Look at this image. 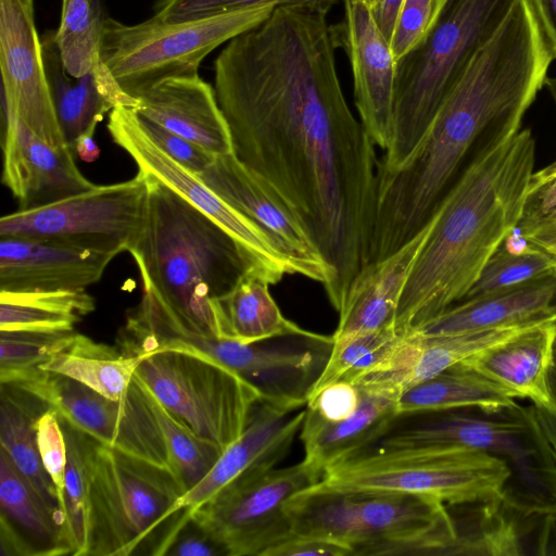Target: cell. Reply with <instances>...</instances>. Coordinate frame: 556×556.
<instances>
[{
	"instance_id": "6da1fadb",
	"label": "cell",
	"mask_w": 556,
	"mask_h": 556,
	"mask_svg": "<svg viewBox=\"0 0 556 556\" xmlns=\"http://www.w3.org/2000/svg\"><path fill=\"white\" fill-rule=\"evenodd\" d=\"M328 4L277 5L227 42L214 90L233 154L292 207L333 273L340 311L369 263L379 161L338 76Z\"/></svg>"
},
{
	"instance_id": "7a4b0ae2",
	"label": "cell",
	"mask_w": 556,
	"mask_h": 556,
	"mask_svg": "<svg viewBox=\"0 0 556 556\" xmlns=\"http://www.w3.org/2000/svg\"><path fill=\"white\" fill-rule=\"evenodd\" d=\"M554 60L530 0H515L475 54L412 154L378 170L370 261L417 235L465 167L521 129Z\"/></svg>"
},
{
	"instance_id": "3957f363",
	"label": "cell",
	"mask_w": 556,
	"mask_h": 556,
	"mask_svg": "<svg viewBox=\"0 0 556 556\" xmlns=\"http://www.w3.org/2000/svg\"><path fill=\"white\" fill-rule=\"evenodd\" d=\"M535 139L520 129L478 153L429 219L396 311L408 334L460 302L485 263L516 231L534 172Z\"/></svg>"
},
{
	"instance_id": "277c9868",
	"label": "cell",
	"mask_w": 556,
	"mask_h": 556,
	"mask_svg": "<svg viewBox=\"0 0 556 556\" xmlns=\"http://www.w3.org/2000/svg\"><path fill=\"white\" fill-rule=\"evenodd\" d=\"M468 448L505 464L502 502L526 516L556 518V458L534 405L515 400L400 415L375 442L343 463Z\"/></svg>"
},
{
	"instance_id": "5b68a950",
	"label": "cell",
	"mask_w": 556,
	"mask_h": 556,
	"mask_svg": "<svg viewBox=\"0 0 556 556\" xmlns=\"http://www.w3.org/2000/svg\"><path fill=\"white\" fill-rule=\"evenodd\" d=\"M141 173L148 182L146 219L128 252L143 290L190 325L217 337L212 301L227 293L250 267L217 223L153 175Z\"/></svg>"
},
{
	"instance_id": "8992f818",
	"label": "cell",
	"mask_w": 556,
	"mask_h": 556,
	"mask_svg": "<svg viewBox=\"0 0 556 556\" xmlns=\"http://www.w3.org/2000/svg\"><path fill=\"white\" fill-rule=\"evenodd\" d=\"M287 513L291 534L325 538L354 555H453L457 541L447 505L406 492L316 483L293 496Z\"/></svg>"
},
{
	"instance_id": "52a82bcc",
	"label": "cell",
	"mask_w": 556,
	"mask_h": 556,
	"mask_svg": "<svg viewBox=\"0 0 556 556\" xmlns=\"http://www.w3.org/2000/svg\"><path fill=\"white\" fill-rule=\"evenodd\" d=\"M515 0H443L422 40L396 62L394 135L378 170L399 167Z\"/></svg>"
},
{
	"instance_id": "ba28073f",
	"label": "cell",
	"mask_w": 556,
	"mask_h": 556,
	"mask_svg": "<svg viewBox=\"0 0 556 556\" xmlns=\"http://www.w3.org/2000/svg\"><path fill=\"white\" fill-rule=\"evenodd\" d=\"M184 494L169 468L94 440L87 556H129L147 547L150 555L163 556L185 514L177 510Z\"/></svg>"
},
{
	"instance_id": "9c48e42d",
	"label": "cell",
	"mask_w": 556,
	"mask_h": 556,
	"mask_svg": "<svg viewBox=\"0 0 556 556\" xmlns=\"http://www.w3.org/2000/svg\"><path fill=\"white\" fill-rule=\"evenodd\" d=\"M276 7L264 3L176 23L155 15L132 25L106 17L101 60L121 88L137 99L165 80L198 76L207 54L262 23Z\"/></svg>"
},
{
	"instance_id": "30bf717a",
	"label": "cell",
	"mask_w": 556,
	"mask_h": 556,
	"mask_svg": "<svg viewBox=\"0 0 556 556\" xmlns=\"http://www.w3.org/2000/svg\"><path fill=\"white\" fill-rule=\"evenodd\" d=\"M134 374L177 420L225 451L244 430L260 390L200 353L162 349L142 354Z\"/></svg>"
},
{
	"instance_id": "8fae6325",
	"label": "cell",
	"mask_w": 556,
	"mask_h": 556,
	"mask_svg": "<svg viewBox=\"0 0 556 556\" xmlns=\"http://www.w3.org/2000/svg\"><path fill=\"white\" fill-rule=\"evenodd\" d=\"M321 478L323 473L305 459L282 469L249 472L185 513L227 556H264L291 535L289 501Z\"/></svg>"
},
{
	"instance_id": "7c38bea8",
	"label": "cell",
	"mask_w": 556,
	"mask_h": 556,
	"mask_svg": "<svg viewBox=\"0 0 556 556\" xmlns=\"http://www.w3.org/2000/svg\"><path fill=\"white\" fill-rule=\"evenodd\" d=\"M509 471L500 459L457 448L403 458L344 463L318 482L339 490L406 492L437 498L447 506L502 500Z\"/></svg>"
},
{
	"instance_id": "4fadbf2b",
	"label": "cell",
	"mask_w": 556,
	"mask_h": 556,
	"mask_svg": "<svg viewBox=\"0 0 556 556\" xmlns=\"http://www.w3.org/2000/svg\"><path fill=\"white\" fill-rule=\"evenodd\" d=\"M147 202V177L138 170L130 180L4 215L0 237L55 240L118 255L128 252L141 233Z\"/></svg>"
},
{
	"instance_id": "5bb4252c",
	"label": "cell",
	"mask_w": 556,
	"mask_h": 556,
	"mask_svg": "<svg viewBox=\"0 0 556 556\" xmlns=\"http://www.w3.org/2000/svg\"><path fill=\"white\" fill-rule=\"evenodd\" d=\"M12 386L36 394L61 419L99 443L168 468L157 420L135 378L127 393L118 400L39 368Z\"/></svg>"
},
{
	"instance_id": "9a60e30c",
	"label": "cell",
	"mask_w": 556,
	"mask_h": 556,
	"mask_svg": "<svg viewBox=\"0 0 556 556\" xmlns=\"http://www.w3.org/2000/svg\"><path fill=\"white\" fill-rule=\"evenodd\" d=\"M108 129L114 142L132 157L138 170L153 175L217 223L236 241L249 267L270 285L294 274L285 255L257 225L153 143L134 108L115 106L110 112Z\"/></svg>"
},
{
	"instance_id": "2e32d148",
	"label": "cell",
	"mask_w": 556,
	"mask_h": 556,
	"mask_svg": "<svg viewBox=\"0 0 556 556\" xmlns=\"http://www.w3.org/2000/svg\"><path fill=\"white\" fill-rule=\"evenodd\" d=\"M197 177L257 225L285 255L294 274L321 283L325 291L331 287L333 273L295 212L233 153L215 156Z\"/></svg>"
},
{
	"instance_id": "e0dca14e",
	"label": "cell",
	"mask_w": 556,
	"mask_h": 556,
	"mask_svg": "<svg viewBox=\"0 0 556 556\" xmlns=\"http://www.w3.org/2000/svg\"><path fill=\"white\" fill-rule=\"evenodd\" d=\"M0 66L3 106L49 146H68L55 113L34 7L24 0H0Z\"/></svg>"
},
{
	"instance_id": "ac0fdd59",
	"label": "cell",
	"mask_w": 556,
	"mask_h": 556,
	"mask_svg": "<svg viewBox=\"0 0 556 556\" xmlns=\"http://www.w3.org/2000/svg\"><path fill=\"white\" fill-rule=\"evenodd\" d=\"M343 1L344 17L332 26L336 45L344 49L351 65L359 121L375 144L386 151L394 135L396 62L369 8Z\"/></svg>"
},
{
	"instance_id": "d6986e66",
	"label": "cell",
	"mask_w": 556,
	"mask_h": 556,
	"mask_svg": "<svg viewBox=\"0 0 556 556\" xmlns=\"http://www.w3.org/2000/svg\"><path fill=\"white\" fill-rule=\"evenodd\" d=\"M2 149L1 180L20 211L46 206L97 186L80 173L70 146H49L8 108Z\"/></svg>"
},
{
	"instance_id": "ffe728a7",
	"label": "cell",
	"mask_w": 556,
	"mask_h": 556,
	"mask_svg": "<svg viewBox=\"0 0 556 556\" xmlns=\"http://www.w3.org/2000/svg\"><path fill=\"white\" fill-rule=\"evenodd\" d=\"M115 256L55 240L0 237V291L86 290Z\"/></svg>"
},
{
	"instance_id": "44dd1931",
	"label": "cell",
	"mask_w": 556,
	"mask_h": 556,
	"mask_svg": "<svg viewBox=\"0 0 556 556\" xmlns=\"http://www.w3.org/2000/svg\"><path fill=\"white\" fill-rule=\"evenodd\" d=\"M304 416L305 409L261 400L241 435L223 451L210 472L180 497L177 510L195 508L242 475L275 468L300 432Z\"/></svg>"
},
{
	"instance_id": "7402d4cb",
	"label": "cell",
	"mask_w": 556,
	"mask_h": 556,
	"mask_svg": "<svg viewBox=\"0 0 556 556\" xmlns=\"http://www.w3.org/2000/svg\"><path fill=\"white\" fill-rule=\"evenodd\" d=\"M556 320V271L462 300L410 333L450 336Z\"/></svg>"
},
{
	"instance_id": "603a6c76",
	"label": "cell",
	"mask_w": 556,
	"mask_h": 556,
	"mask_svg": "<svg viewBox=\"0 0 556 556\" xmlns=\"http://www.w3.org/2000/svg\"><path fill=\"white\" fill-rule=\"evenodd\" d=\"M0 555H72L66 518L27 482L0 450Z\"/></svg>"
},
{
	"instance_id": "cb8c5ba5",
	"label": "cell",
	"mask_w": 556,
	"mask_h": 556,
	"mask_svg": "<svg viewBox=\"0 0 556 556\" xmlns=\"http://www.w3.org/2000/svg\"><path fill=\"white\" fill-rule=\"evenodd\" d=\"M430 222L390 255L366 264L349 286L332 343L395 325L396 311Z\"/></svg>"
},
{
	"instance_id": "d4e9b609",
	"label": "cell",
	"mask_w": 556,
	"mask_h": 556,
	"mask_svg": "<svg viewBox=\"0 0 556 556\" xmlns=\"http://www.w3.org/2000/svg\"><path fill=\"white\" fill-rule=\"evenodd\" d=\"M135 111L215 156L233 153L230 129L215 90L199 75L154 86L137 98Z\"/></svg>"
},
{
	"instance_id": "484cf974",
	"label": "cell",
	"mask_w": 556,
	"mask_h": 556,
	"mask_svg": "<svg viewBox=\"0 0 556 556\" xmlns=\"http://www.w3.org/2000/svg\"><path fill=\"white\" fill-rule=\"evenodd\" d=\"M41 46L58 121L73 151L79 136L97 128L106 112L117 105L136 108L137 99L121 88L102 60L85 75L73 77L63 65L53 35H46Z\"/></svg>"
},
{
	"instance_id": "4316f807",
	"label": "cell",
	"mask_w": 556,
	"mask_h": 556,
	"mask_svg": "<svg viewBox=\"0 0 556 556\" xmlns=\"http://www.w3.org/2000/svg\"><path fill=\"white\" fill-rule=\"evenodd\" d=\"M357 409L339 421H327L305 409L300 438L304 459L323 476L379 439L400 416L397 397L381 391L361 389Z\"/></svg>"
},
{
	"instance_id": "83f0119b",
	"label": "cell",
	"mask_w": 556,
	"mask_h": 556,
	"mask_svg": "<svg viewBox=\"0 0 556 556\" xmlns=\"http://www.w3.org/2000/svg\"><path fill=\"white\" fill-rule=\"evenodd\" d=\"M555 330L556 320L521 328L464 362L506 389L514 399L545 404V374Z\"/></svg>"
},
{
	"instance_id": "f1b7e54d",
	"label": "cell",
	"mask_w": 556,
	"mask_h": 556,
	"mask_svg": "<svg viewBox=\"0 0 556 556\" xmlns=\"http://www.w3.org/2000/svg\"><path fill=\"white\" fill-rule=\"evenodd\" d=\"M269 285L249 268L227 293L212 301L218 338L252 344L279 338L321 336L287 319L270 295Z\"/></svg>"
},
{
	"instance_id": "f546056e",
	"label": "cell",
	"mask_w": 556,
	"mask_h": 556,
	"mask_svg": "<svg viewBox=\"0 0 556 556\" xmlns=\"http://www.w3.org/2000/svg\"><path fill=\"white\" fill-rule=\"evenodd\" d=\"M49 407L34 393L1 383L0 450L7 453L31 488L51 507L63 513L56 489L45 470L37 445L36 422Z\"/></svg>"
},
{
	"instance_id": "4dcf8cb0",
	"label": "cell",
	"mask_w": 556,
	"mask_h": 556,
	"mask_svg": "<svg viewBox=\"0 0 556 556\" xmlns=\"http://www.w3.org/2000/svg\"><path fill=\"white\" fill-rule=\"evenodd\" d=\"M140 361V355L126 354L118 346L75 332L71 343L39 369L62 375L118 400L127 393Z\"/></svg>"
},
{
	"instance_id": "1f68e13d",
	"label": "cell",
	"mask_w": 556,
	"mask_h": 556,
	"mask_svg": "<svg viewBox=\"0 0 556 556\" xmlns=\"http://www.w3.org/2000/svg\"><path fill=\"white\" fill-rule=\"evenodd\" d=\"M94 309L86 290L0 291V331L71 332Z\"/></svg>"
},
{
	"instance_id": "d6a6232c",
	"label": "cell",
	"mask_w": 556,
	"mask_h": 556,
	"mask_svg": "<svg viewBox=\"0 0 556 556\" xmlns=\"http://www.w3.org/2000/svg\"><path fill=\"white\" fill-rule=\"evenodd\" d=\"M511 394L464 361L405 389L397 399L400 415L472 405H502Z\"/></svg>"
},
{
	"instance_id": "836d02e7",
	"label": "cell",
	"mask_w": 556,
	"mask_h": 556,
	"mask_svg": "<svg viewBox=\"0 0 556 556\" xmlns=\"http://www.w3.org/2000/svg\"><path fill=\"white\" fill-rule=\"evenodd\" d=\"M105 21L102 0H63L53 40L71 76L85 75L101 60Z\"/></svg>"
},
{
	"instance_id": "e575fe53",
	"label": "cell",
	"mask_w": 556,
	"mask_h": 556,
	"mask_svg": "<svg viewBox=\"0 0 556 556\" xmlns=\"http://www.w3.org/2000/svg\"><path fill=\"white\" fill-rule=\"evenodd\" d=\"M60 421L67 448L64 510L73 549L72 556H87L89 546L90 457L94 439L61 418Z\"/></svg>"
},
{
	"instance_id": "d590c367",
	"label": "cell",
	"mask_w": 556,
	"mask_h": 556,
	"mask_svg": "<svg viewBox=\"0 0 556 556\" xmlns=\"http://www.w3.org/2000/svg\"><path fill=\"white\" fill-rule=\"evenodd\" d=\"M403 337L395 325H392L333 342L307 399L327 384L341 380L355 383L363 376L376 370L392 355Z\"/></svg>"
},
{
	"instance_id": "8d00e7d4",
	"label": "cell",
	"mask_w": 556,
	"mask_h": 556,
	"mask_svg": "<svg viewBox=\"0 0 556 556\" xmlns=\"http://www.w3.org/2000/svg\"><path fill=\"white\" fill-rule=\"evenodd\" d=\"M141 388L157 420L166 450L168 468L186 493L210 472L223 451L192 432L167 412L150 392L143 387Z\"/></svg>"
},
{
	"instance_id": "74e56055",
	"label": "cell",
	"mask_w": 556,
	"mask_h": 556,
	"mask_svg": "<svg viewBox=\"0 0 556 556\" xmlns=\"http://www.w3.org/2000/svg\"><path fill=\"white\" fill-rule=\"evenodd\" d=\"M555 271L556 256L535 247L523 237L518 249L508 248L504 241L488 260L479 278L463 300Z\"/></svg>"
},
{
	"instance_id": "f35d334b",
	"label": "cell",
	"mask_w": 556,
	"mask_h": 556,
	"mask_svg": "<svg viewBox=\"0 0 556 556\" xmlns=\"http://www.w3.org/2000/svg\"><path fill=\"white\" fill-rule=\"evenodd\" d=\"M75 331H0V383L11 384L65 349Z\"/></svg>"
},
{
	"instance_id": "ab89813d",
	"label": "cell",
	"mask_w": 556,
	"mask_h": 556,
	"mask_svg": "<svg viewBox=\"0 0 556 556\" xmlns=\"http://www.w3.org/2000/svg\"><path fill=\"white\" fill-rule=\"evenodd\" d=\"M340 0H162L155 16L167 23L205 18L217 14L264 3L283 4H328L333 7Z\"/></svg>"
},
{
	"instance_id": "60d3db41",
	"label": "cell",
	"mask_w": 556,
	"mask_h": 556,
	"mask_svg": "<svg viewBox=\"0 0 556 556\" xmlns=\"http://www.w3.org/2000/svg\"><path fill=\"white\" fill-rule=\"evenodd\" d=\"M36 435L41 463L56 489L60 506L65 515L64 482L67 448L59 415L53 408L49 407L38 418Z\"/></svg>"
},
{
	"instance_id": "b9f144b4",
	"label": "cell",
	"mask_w": 556,
	"mask_h": 556,
	"mask_svg": "<svg viewBox=\"0 0 556 556\" xmlns=\"http://www.w3.org/2000/svg\"><path fill=\"white\" fill-rule=\"evenodd\" d=\"M443 0H403L390 48L395 62L415 48L433 25Z\"/></svg>"
},
{
	"instance_id": "7bdbcfd3",
	"label": "cell",
	"mask_w": 556,
	"mask_h": 556,
	"mask_svg": "<svg viewBox=\"0 0 556 556\" xmlns=\"http://www.w3.org/2000/svg\"><path fill=\"white\" fill-rule=\"evenodd\" d=\"M138 118L153 143L193 175L201 174L215 159V155L160 124L139 115Z\"/></svg>"
},
{
	"instance_id": "ee69618b",
	"label": "cell",
	"mask_w": 556,
	"mask_h": 556,
	"mask_svg": "<svg viewBox=\"0 0 556 556\" xmlns=\"http://www.w3.org/2000/svg\"><path fill=\"white\" fill-rule=\"evenodd\" d=\"M359 388L350 381L327 384L306 401V408L327 421H339L351 416L361 402Z\"/></svg>"
},
{
	"instance_id": "f6af8a7d",
	"label": "cell",
	"mask_w": 556,
	"mask_h": 556,
	"mask_svg": "<svg viewBox=\"0 0 556 556\" xmlns=\"http://www.w3.org/2000/svg\"><path fill=\"white\" fill-rule=\"evenodd\" d=\"M556 215V160L533 172L520 224Z\"/></svg>"
},
{
	"instance_id": "bcb514c9",
	"label": "cell",
	"mask_w": 556,
	"mask_h": 556,
	"mask_svg": "<svg viewBox=\"0 0 556 556\" xmlns=\"http://www.w3.org/2000/svg\"><path fill=\"white\" fill-rule=\"evenodd\" d=\"M164 555L227 556L225 549L186 513L174 529Z\"/></svg>"
},
{
	"instance_id": "7dc6e473",
	"label": "cell",
	"mask_w": 556,
	"mask_h": 556,
	"mask_svg": "<svg viewBox=\"0 0 556 556\" xmlns=\"http://www.w3.org/2000/svg\"><path fill=\"white\" fill-rule=\"evenodd\" d=\"M353 551L338 542L314 535L291 534L264 556H350Z\"/></svg>"
},
{
	"instance_id": "c3c4849f",
	"label": "cell",
	"mask_w": 556,
	"mask_h": 556,
	"mask_svg": "<svg viewBox=\"0 0 556 556\" xmlns=\"http://www.w3.org/2000/svg\"><path fill=\"white\" fill-rule=\"evenodd\" d=\"M402 3L403 0H377L369 8L377 27L389 42H391Z\"/></svg>"
},
{
	"instance_id": "681fc988",
	"label": "cell",
	"mask_w": 556,
	"mask_h": 556,
	"mask_svg": "<svg viewBox=\"0 0 556 556\" xmlns=\"http://www.w3.org/2000/svg\"><path fill=\"white\" fill-rule=\"evenodd\" d=\"M551 53L556 59V0H530Z\"/></svg>"
},
{
	"instance_id": "f907efd6",
	"label": "cell",
	"mask_w": 556,
	"mask_h": 556,
	"mask_svg": "<svg viewBox=\"0 0 556 556\" xmlns=\"http://www.w3.org/2000/svg\"><path fill=\"white\" fill-rule=\"evenodd\" d=\"M545 396L547 406L551 410L556 413V330L552 343L551 356L548 366L545 374Z\"/></svg>"
},
{
	"instance_id": "816d5d0a",
	"label": "cell",
	"mask_w": 556,
	"mask_h": 556,
	"mask_svg": "<svg viewBox=\"0 0 556 556\" xmlns=\"http://www.w3.org/2000/svg\"><path fill=\"white\" fill-rule=\"evenodd\" d=\"M96 128H90L76 140L74 151L85 162H93L100 155V149L93 139Z\"/></svg>"
},
{
	"instance_id": "f5cc1de1",
	"label": "cell",
	"mask_w": 556,
	"mask_h": 556,
	"mask_svg": "<svg viewBox=\"0 0 556 556\" xmlns=\"http://www.w3.org/2000/svg\"><path fill=\"white\" fill-rule=\"evenodd\" d=\"M538 418L549 440L556 458V413L543 404H533Z\"/></svg>"
},
{
	"instance_id": "db71d44e",
	"label": "cell",
	"mask_w": 556,
	"mask_h": 556,
	"mask_svg": "<svg viewBox=\"0 0 556 556\" xmlns=\"http://www.w3.org/2000/svg\"><path fill=\"white\" fill-rule=\"evenodd\" d=\"M545 86L547 87V89L555 102V105H556V75L552 76V77L547 76V78L545 80Z\"/></svg>"
},
{
	"instance_id": "11a10c76",
	"label": "cell",
	"mask_w": 556,
	"mask_h": 556,
	"mask_svg": "<svg viewBox=\"0 0 556 556\" xmlns=\"http://www.w3.org/2000/svg\"><path fill=\"white\" fill-rule=\"evenodd\" d=\"M352 1H356V2H361V3H364L366 4L368 8H370L377 0H352Z\"/></svg>"
},
{
	"instance_id": "9f6ffc18",
	"label": "cell",
	"mask_w": 556,
	"mask_h": 556,
	"mask_svg": "<svg viewBox=\"0 0 556 556\" xmlns=\"http://www.w3.org/2000/svg\"><path fill=\"white\" fill-rule=\"evenodd\" d=\"M24 1H26L28 3H34V0H24Z\"/></svg>"
}]
</instances>
